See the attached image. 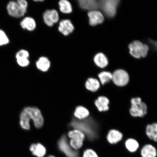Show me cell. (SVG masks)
Returning <instances> with one entry per match:
<instances>
[{"label": "cell", "mask_w": 157, "mask_h": 157, "mask_svg": "<svg viewBox=\"0 0 157 157\" xmlns=\"http://www.w3.org/2000/svg\"><path fill=\"white\" fill-rule=\"evenodd\" d=\"M58 30L63 35L67 36L73 32L74 27L70 20L63 19L59 24Z\"/></svg>", "instance_id": "obj_11"}, {"label": "cell", "mask_w": 157, "mask_h": 157, "mask_svg": "<svg viewBox=\"0 0 157 157\" xmlns=\"http://www.w3.org/2000/svg\"><path fill=\"white\" fill-rule=\"evenodd\" d=\"M60 12L64 14H69L72 11L71 3L67 0H61L58 3Z\"/></svg>", "instance_id": "obj_24"}, {"label": "cell", "mask_w": 157, "mask_h": 157, "mask_svg": "<svg viewBox=\"0 0 157 157\" xmlns=\"http://www.w3.org/2000/svg\"><path fill=\"white\" fill-rule=\"evenodd\" d=\"M94 103L98 111L100 113L105 112L109 109V105L110 101L105 96H99L95 100Z\"/></svg>", "instance_id": "obj_12"}, {"label": "cell", "mask_w": 157, "mask_h": 157, "mask_svg": "<svg viewBox=\"0 0 157 157\" xmlns=\"http://www.w3.org/2000/svg\"><path fill=\"white\" fill-rule=\"evenodd\" d=\"M129 75L125 70L119 69L116 70L113 74L112 81L114 84L118 87H124L129 83Z\"/></svg>", "instance_id": "obj_6"}, {"label": "cell", "mask_w": 157, "mask_h": 157, "mask_svg": "<svg viewBox=\"0 0 157 157\" xmlns=\"http://www.w3.org/2000/svg\"><path fill=\"white\" fill-rule=\"evenodd\" d=\"M128 48L131 56L137 59L145 57L149 50L148 45L144 44L138 40H135L131 43L129 45Z\"/></svg>", "instance_id": "obj_3"}, {"label": "cell", "mask_w": 157, "mask_h": 157, "mask_svg": "<svg viewBox=\"0 0 157 157\" xmlns=\"http://www.w3.org/2000/svg\"><path fill=\"white\" fill-rule=\"evenodd\" d=\"M78 4L82 9L89 10H95L99 8V1L95 0H80Z\"/></svg>", "instance_id": "obj_15"}, {"label": "cell", "mask_w": 157, "mask_h": 157, "mask_svg": "<svg viewBox=\"0 0 157 157\" xmlns=\"http://www.w3.org/2000/svg\"><path fill=\"white\" fill-rule=\"evenodd\" d=\"M9 40L4 31L0 29V46L8 44Z\"/></svg>", "instance_id": "obj_27"}, {"label": "cell", "mask_w": 157, "mask_h": 157, "mask_svg": "<svg viewBox=\"0 0 157 157\" xmlns=\"http://www.w3.org/2000/svg\"><path fill=\"white\" fill-rule=\"evenodd\" d=\"M83 157H99V156L93 149L87 148L84 151Z\"/></svg>", "instance_id": "obj_26"}, {"label": "cell", "mask_w": 157, "mask_h": 157, "mask_svg": "<svg viewBox=\"0 0 157 157\" xmlns=\"http://www.w3.org/2000/svg\"><path fill=\"white\" fill-rule=\"evenodd\" d=\"M17 4L22 9L27 10L28 6V3L25 0H18L17 1Z\"/></svg>", "instance_id": "obj_30"}, {"label": "cell", "mask_w": 157, "mask_h": 157, "mask_svg": "<svg viewBox=\"0 0 157 157\" xmlns=\"http://www.w3.org/2000/svg\"><path fill=\"white\" fill-rule=\"evenodd\" d=\"M36 66L40 71L46 72L48 70L51 66V62L48 58L45 56L40 57L37 61Z\"/></svg>", "instance_id": "obj_20"}, {"label": "cell", "mask_w": 157, "mask_h": 157, "mask_svg": "<svg viewBox=\"0 0 157 157\" xmlns=\"http://www.w3.org/2000/svg\"><path fill=\"white\" fill-rule=\"evenodd\" d=\"M98 77L101 83L104 86L112 80L113 74L110 72L103 71L98 74Z\"/></svg>", "instance_id": "obj_25"}, {"label": "cell", "mask_w": 157, "mask_h": 157, "mask_svg": "<svg viewBox=\"0 0 157 157\" xmlns=\"http://www.w3.org/2000/svg\"><path fill=\"white\" fill-rule=\"evenodd\" d=\"M85 87L88 91L95 93L101 87V84L97 78H90L86 80Z\"/></svg>", "instance_id": "obj_17"}, {"label": "cell", "mask_w": 157, "mask_h": 157, "mask_svg": "<svg viewBox=\"0 0 157 157\" xmlns=\"http://www.w3.org/2000/svg\"><path fill=\"white\" fill-rule=\"evenodd\" d=\"M30 120L33 121L37 128H40L44 125V118L38 108L28 107L23 109L21 113L20 121L21 127L25 130H29L30 128Z\"/></svg>", "instance_id": "obj_1"}, {"label": "cell", "mask_w": 157, "mask_h": 157, "mask_svg": "<svg viewBox=\"0 0 157 157\" xmlns=\"http://www.w3.org/2000/svg\"><path fill=\"white\" fill-rule=\"evenodd\" d=\"M89 23L92 26L101 24L104 21V17L101 12L97 10L90 11L88 13Z\"/></svg>", "instance_id": "obj_13"}, {"label": "cell", "mask_w": 157, "mask_h": 157, "mask_svg": "<svg viewBox=\"0 0 157 157\" xmlns=\"http://www.w3.org/2000/svg\"><path fill=\"white\" fill-rule=\"evenodd\" d=\"M42 2L44 1H42V0H38V1H35V2Z\"/></svg>", "instance_id": "obj_31"}, {"label": "cell", "mask_w": 157, "mask_h": 157, "mask_svg": "<svg viewBox=\"0 0 157 157\" xmlns=\"http://www.w3.org/2000/svg\"><path fill=\"white\" fill-rule=\"evenodd\" d=\"M123 137L122 133L117 129H111L107 133L106 139L109 144L113 145L121 142L123 140Z\"/></svg>", "instance_id": "obj_10"}, {"label": "cell", "mask_w": 157, "mask_h": 157, "mask_svg": "<svg viewBox=\"0 0 157 157\" xmlns=\"http://www.w3.org/2000/svg\"><path fill=\"white\" fill-rule=\"evenodd\" d=\"M43 18L45 24L48 26L52 27L55 23L58 22L59 17L56 10H48L43 13Z\"/></svg>", "instance_id": "obj_9"}, {"label": "cell", "mask_w": 157, "mask_h": 157, "mask_svg": "<svg viewBox=\"0 0 157 157\" xmlns=\"http://www.w3.org/2000/svg\"><path fill=\"white\" fill-rule=\"evenodd\" d=\"M119 2L117 0H104L99 1V8L107 17H112L116 15L117 7Z\"/></svg>", "instance_id": "obj_5"}, {"label": "cell", "mask_w": 157, "mask_h": 157, "mask_svg": "<svg viewBox=\"0 0 157 157\" xmlns=\"http://www.w3.org/2000/svg\"><path fill=\"white\" fill-rule=\"evenodd\" d=\"M146 134L149 140L156 143L157 142V123L148 124L146 128Z\"/></svg>", "instance_id": "obj_16"}, {"label": "cell", "mask_w": 157, "mask_h": 157, "mask_svg": "<svg viewBox=\"0 0 157 157\" xmlns=\"http://www.w3.org/2000/svg\"><path fill=\"white\" fill-rule=\"evenodd\" d=\"M30 150L33 155L38 157H44L46 152V148L40 143L31 145L30 147Z\"/></svg>", "instance_id": "obj_22"}, {"label": "cell", "mask_w": 157, "mask_h": 157, "mask_svg": "<svg viewBox=\"0 0 157 157\" xmlns=\"http://www.w3.org/2000/svg\"><path fill=\"white\" fill-rule=\"evenodd\" d=\"M20 25L23 29L29 31L34 30L36 27V21L34 19L30 17H26L23 19Z\"/></svg>", "instance_id": "obj_18"}, {"label": "cell", "mask_w": 157, "mask_h": 157, "mask_svg": "<svg viewBox=\"0 0 157 157\" xmlns=\"http://www.w3.org/2000/svg\"><path fill=\"white\" fill-rule=\"evenodd\" d=\"M59 148L68 157H78V154L69 145L67 139L65 135L63 136L58 142Z\"/></svg>", "instance_id": "obj_8"}, {"label": "cell", "mask_w": 157, "mask_h": 157, "mask_svg": "<svg viewBox=\"0 0 157 157\" xmlns=\"http://www.w3.org/2000/svg\"><path fill=\"white\" fill-rule=\"evenodd\" d=\"M94 61L95 64L100 68H105L108 64L107 57L102 53H99L96 55L94 57Z\"/></svg>", "instance_id": "obj_23"}, {"label": "cell", "mask_w": 157, "mask_h": 157, "mask_svg": "<svg viewBox=\"0 0 157 157\" xmlns=\"http://www.w3.org/2000/svg\"><path fill=\"white\" fill-rule=\"evenodd\" d=\"M68 136L71 139L70 146L74 150H79L83 146L86 136L82 131L74 129L68 132Z\"/></svg>", "instance_id": "obj_4"}, {"label": "cell", "mask_w": 157, "mask_h": 157, "mask_svg": "<svg viewBox=\"0 0 157 157\" xmlns=\"http://www.w3.org/2000/svg\"><path fill=\"white\" fill-rule=\"evenodd\" d=\"M48 157H55V156H53L50 155L48 156Z\"/></svg>", "instance_id": "obj_32"}, {"label": "cell", "mask_w": 157, "mask_h": 157, "mask_svg": "<svg viewBox=\"0 0 157 157\" xmlns=\"http://www.w3.org/2000/svg\"><path fill=\"white\" fill-rule=\"evenodd\" d=\"M130 102L131 106L129 113L131 116L142 118L147 114L148 107L140 97L132 98Z\"/></svg>", "instance_id": "obj_2"}, {"label": "cell", "mask_w": 157, "mask_h": 157, "mask_svg": "<svg viewBox=\"0 0 157 157\" xmlns=\"http://www.w3.org/2000/svg\"><path fill=\"white\" fill-rule=\"evenodd\" d=\"M17 64L21 67H25L29 66L30 62L29 58H22L17 59Z\"/></svg>", "instance_id": "obj_29"}, {"label": "cell", "mask_w": 157, "mask_h": 157, "mask_svg": "<svg viewBox=\"0 0 157 157\" xmlns=\"http://www.w3.org/2000/svg\"><path fill=\"white\" fill-rule=\"evenodd\" d=\"M29 54L28 51L25 50H21L18 51L16 54V59L22 58H29Z\"/></svg>", "instance_id": "obj_28"}, {"label": "cell", "mask_w": 157, "mask_h": 157, "mask_svg": "<svg viewBox=\"0 0 157 157\" xmlns=\"http://www.w3.org/2000/svg\"><path fill=\"white\" fill-rule=\"evenodd\" d=\"M74 115L78 119L82 120L89 117L90 112L86 107L83 106L79 105L76 108Z\"/></svg>", "instance_id": "obj_21"}, {"label": "cell", "mask_w": 157, "mask_h": 157, "mask_svg": "<svg viewBox=\"0 0 157 157\" xmlns=\"http://www.w3.org/2000/svg\"><path fill=\"white\" fill-rule=\"evenodd\" d=\"M7 9L9 14L15 18L23 17L27 12V10L20 6L17 1L10 2L7 5Z\"/></svg>", "instance_id": "obj_7"}, {"label": "cell", "mask_w": 157, "mask_h": 157, "mask_svg": "<svg viewBox=\"0 0 157 157\" xmlns=\"http://www.w3.org/2000/svg\"><path fill=\"white\" fill-rule=\"evenodd\" d=\"M141 157H156V149L154 145L147 144L143 145L140 150Z\"/></svg>", "instance_id": "obj_14"}, {"label": "cell", "mask_w": 157, "mask_h": 157, "mask_svg": "<svg viewBox=\"0 0 157 157\" xmlns=\"http://www.w3.org/2000/svg\"><path fill=\"white\" fill-rule=\"evenodd\" d=\"M125 148L128 151L131 153L136 152L140 148V144L136 139L128 138L124 143Z\"/></svg>", "instance_id": "obj_19"}]
</instances>
